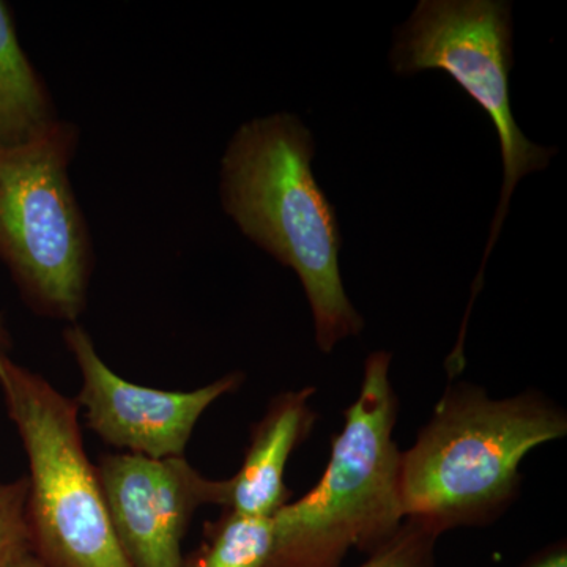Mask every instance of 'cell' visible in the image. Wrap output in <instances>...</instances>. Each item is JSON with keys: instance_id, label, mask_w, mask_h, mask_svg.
<instances>
[{"instance_id": "4", "label": "cell", "mask_w": 567, "mask_h": 567, "mask_svg": "<svg viewBox=\"0 0 567 567\" xmlns=\"http://www.w3.org/2000/svg\"><path fill=\"white\" fill-rule=\"evenodd\" d=\"M76 123L59 121L18 147L0 148V262L32 312L78 323L95 270L91 227L71 185Z\"/></svg>"}, {"instance_id": "14", "label": "cell", "mask_w": 567, "mask_h": 567, "mask_svg": "<svg viewBox=\"0 0 567 567\" xmlns=\"http://www.w3.org/2000/svg\"><path fill=\"white\" fill-rule=\"evenodd\" d=\"M517 567H567L566 539H558L555 543L548 544V546L529 555Z\"/></svg>"}, {"instance_id": "12", "label": "cell", "mask_w": 567, "mask_h": 567, "mask_svg": "<svg viewBox=\"0 0 567 567\" xmlns=\"http://www.w3.org/2000/svg\"><path fill=\"white\" fill-rule=\"evenodd\" d=\"M439 537L420 525L405 520L390 540L358 567H435V546Z\"/></svg>"}, {"instance_id": "5", "label": "cell", "mask_w": 567, "mask_h": 567, "mask_svg": "<svg viewBox=\"0 0 567 567\" xmlns=\"http://www.w3.org/2000/svg\"><path fill=\"white\" fill-rule=\"evenodd\" d=\"M0 393L28 456L33 554L50 567H132L85 453L78 402L9 353H0Z\"/></svg>"}, {"instance_id": "2", "label": "cell", "mask_w": 567, "mask_h": 567, "mask_svg": "<svg viewBox=\"0 0 567 567\" xmlns=\"http://www.w3.org/2000/svg\"><path fill=\"white\" fill-rule=\"evenodd\" d=\"M566 435L567 413L539 391L495 399L473 383L447 386L402 451L405 520L436 537L494 524L520 495L525 457Z\"/></svg>"}, {"instance_id": "13", "label": "cell", "mask_w": 567, "mask_h": 567, "mask_svg": "<svg viewBox=\"0 0 567 567\" xmlns=\"http://www.w3.org/2000/svg\"><path fill=\"white\" fill-rule=\"evenodd\" d=\"M28 480L0 483V567L9 565L21 551L29 550Z\"/></svg>"}, {"instance_id": "11", "label": "cell", "mask_w": 567, "mask_h": 567, "mask_svg": "<svg viewBox=\"0 0 567 567\" xmlns=\"http://www.w3.org/2000/svg\"><path fill=\"white\" fill-rule=\"evenodd\" d=\"M274 517L224 509L205 524V540L185 567H268L274 554Z\"/></svg>"}, {"instance_id": "6", "label": "cell", "mask_w": 567, "mask_h": 567, "mask_svg": "<svg viewBox=\"0 0 567 567\" xmlns=\"http://www.w3.org/2000/svg\"><path fill=\"white\" fill-rule=\"evenodd\" d=\"M391 63L398 74L443 71L488 115L498 134L503 162L502 197L496 207L483 265L472 287V306L483 287L484 267L502 233L514 189L522 178L547 169L557 148L543 147L518 128L511 106L513 18L502 0H421L395 32Z\"/></svg>"}, {"instance_id": "7", "label": "cell", "mask_w": 567, "mask_h": 567, "mask_svg": "<svg viewBox=\"0 0 567 567\" xmlns=\"http://www.w3.org/2000/svg\"><path fill=\"white\" fill-rule=\"evenodd\" d=\"M62 336L80 368L82 386L76 402L84 410L85 423L118 453L182 457L200 416L245 380L244 372H230L193 391L136 385L104 363L82 324H69Z\"/></svg>"}, {"instance_id": "9", "label": "cell", "mask_w": 567, "mask_h": 567, "mask_svg": "<svg viewBox=\"0 0 567 567\" xmlns=\"http://www.w3.org/2000/svg\"><path fill=\"white\" fill-rule=\"evenodd\" d=\"M315 386H305L271 399L262 420L252 425L244 464L233 477L224 480L223 509L275 517L290 502L284 477L293 451L315 427Z\"/></svg>"}, {"instance_id": "1", "label": "cell", "mask_w": 567, "mask_h": 567, "mask_svg": "<svg viewBox=\"0 0 567 567\" xmlns=\"http://www.w3.org/2000/svg\"><path fill=\"white\" fill-rule=\"evenodd\" d=\"M316 142L290 112L241 123L219 164L224 213L257 248L300 278L320 352L363 331L342 282L333 204L312 173Z\"/></svg>"}, {"instance_id": "10", "label": "cell", "mask_w": 567, "mask_h": 567, "mask_svg": "<svg viewBox=\"0 0 567 567\" xmlns=\"http://www.w3.org/2000/svg\"><path fill=\"white\" fill-rule=\"evenodd\" d=\"M59 121L52 93L22 48L13 10L0 0V148L31 142Z\"/></svg>"}, {"instance_id": "16", "label": "cell", "mask_w": 567, "mask_h": 567, "mask_svg": "<svg viewBox=\"0 0 567 567\" xmlns=\"http://www.w3.org/2000/svg\"><path fill=\"white\" fill-rule=\"evenodd\" d=\"M11 349V336L6 320L0 315V353H9Z\"/></svg>"}, {"instance_id": "8", "label": "cell", "mask_w": 567, "mask_h": 567, "mask_svg": "<svg viewBox=\"0 0 567 567\" xmlns=\"http://www.w3.org/2000/svg\"><path fill=\"white\" fill-rule=\"evenodd\" d=\"M96 466L112 528L132 567H185L182 544L199 507L224 505V480L185 456L110 453Z\"/></svg>"}, {"instance_id": "3", "label": "cell", "mask_w": 567, "mask_h": 567, "mask_svg": "<svg viewBox=\"0 0 567 567\" xmlns=\"http://www.w3.org/2000/svg\"><path fill=\"white\" fill-rule=\"evenodd\" d=\"M391 358L379 350L365 360L360 393L344 410L322 477L274 517L268 567H341L350 550L371 555L404 525Z\"/></svg>"}, {"instance_id": "15", "label": "cell", "mask_w": 567, "mask_h": 567, "mask_svg": "<svg viewBox=\"0 0 567 567\" xmlns=\"http://www.w3.org/2000/svg\"><path fill=\"white\" fill-rule=\"evenodd\" d=\"M6 567H50L44 565L43 561L35 554H33L32 548L29 550L21 551L20 555H17L9 565Z\"/></svg>"}]
</instances>
